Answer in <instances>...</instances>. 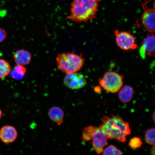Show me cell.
I'll return each mask as SVG.
<instances>
[{
  "label": "cell",
  "instance_id": "cell-13",
  "mask_svg": "<svg viewBox=\"0 0 155 155\" xmlns=\"http://www.w3.org/2000/svg\"><path fill=\"white\" fill-rule=\"evenodd\" d=\"M48 116L50 119L58 125H61L63 123L64 114L61 108L57 106L53 107L48 111Z\"/></svg>",
  "mask_w": 155,
  "mask_h": 155
},
{
  "label": "cell",
  "instance_id": "cell-21",
  "mask_svg": "<svg viewBox=\"0 0 155 155\" xmlns=\"http://www.w3.org/2000/svg\"><path fill=\"white\" fill-rule=\"evenodd\" d=\"M94 91L97 93L100 92H101V88L99 86H96L95 87Z\"/></svg>",
  "mask_w": 155,
  "mask_h": 155
},
{
  "label": "cell",
  "instance_id": "cell-20",
  "mask_svg": "<svg viewBox=\"0 0 155 155\" xmlns=\"http://www.w3.org/2000/svg\"><path fill=\"white\" fill-rule=\"evenodd\" d=\"M7 36L6 31L3 28H0V43L4 41Z\"/></svg>",
  "mask_w": 155,
  "mask_h": 155
},
{
  "label": "cell",
  "instance_id": "cell-9",
  "mask_svg": "<svg viewBox=\"0 0 155 155\" xmlns=\"http://www.w3.org/2000/svg\"><path fill=\"white\" fill-rule=\"evenodd\" d=\"M155 38L154 34H149L143 42L140 49L141 57H154Z\"/></svg>",
  "mask_w": 155,
  "mask_h": 155
},
{
  "label": "cell",
  "instance_id": "cell-24",
  "mask_svg": "<svg viewBox=\"0 0 155 155\" xmlns=\"http://www.w3.org/2000/svg\"><path fill=\"white\" fill-rule=\"evenodd\" d=\"M2 111H1V110H0V120H1V119L2 117Z\"/></svg>",
  "mask_w": 155,
  "mask_h": 155
},
{
  "label": "cell",
  "instance_id": "cell-14",
  "mask_svg": "<svg viewBox=\"0 0 155 155\" xmlns=\"http://www.w3.org/2000/svg\"><path fill=\"white\" fill-rule=\"evenodd\" d=\"M26 69L23 65H17L11 71L10 74L12 77L16 80H20L26 74Z\"/></svg>",
  "mask_w": 155,
  "mask_h": 155
},
{
  "label": "cell",
  "instance_id": "cell-3",
  "mask_svg": "<svg viewBox=\"0 0 155 155\" xmlns=\"http://www.w3.org/2000/svg\"><path fill=\"white\" fill-rule=\"evenodd\" d=\"M56 61L58 70L66 74L76 73L82 68L85 59L82 54L67 52L58 54Z\"/></svg>",
  "mask_w": 155,
  "mask_h": 155
},
{
  "label": "cell",
  "instance_id": "cell-4",
  "mask_svg": "<svg viewBox=\"0 0 155 155\" xmlns=\"http://www.w3.org/2000/svg\"><path fill=\"white\" fill-rule=\"evenodd\" d=\"M123 75L113 71L104 74L98 80L101 86L106 91L116 93L119 91L123 84Z\"/></svg>",
  "mask_w": 155,
  "mask_h": 155
},
{
  "label": "cell",
  "instance_id": "cell-8",
  "mask_svg": "<svg viewBox=\"0 0 155 155\" xmlns=\"http://www.w3.org/2000/svg\"><path fill=\"white\" fill-rule=\"evenodd\" d=\"M107 137L105 134L99 127H97L93 135L92 145L97 154L102 153L104 148L108 144Z\"/></svg>",
  "mask_w": 155,
  "mask_h": 155
},
{
  "label": "cell",
  "instance_id": "cell-2",
  "mask_svg": "<svg viewBox=\"0 0 155 155\" xmlns=\"http://www.w3.org/2000/svg\"><path fill=\"white\" fill-rule=\"evenodd\" d=\"M102 123L99 127L108 139H115L120 142H125L126 137L130 134L131 130L129 124L119 116H104L102 119Z\"/></svg>",
  "mask_w": 155,
  "mask_h": 155
},
{
  "label": "cell",
  "instance_id": "cell-1",
  "mask_svg": "<svg viewBox=\"0 0 155 155\" xmlns=\"http://www.w3.org/2000/svg\"><path fill=\"white\" fill-rule=\"evenodd\" d=\"M102 0H73L70 14L66 17L73 22L87 23L96 17Z\"/></svg>",
  "mask_w": 155,
  "mask_h": 155
},
{
  "label": "cell",
  "instance_id": "cell-19",
  "mask_svg": "<svg viewBox=\"0 0 155 155\" xmlns=\"http://www.w3.org/2000/svg\"><path fill=\"white\" fill-rule=\"evenodd\" d=\"M142 144L141 139L139 137H135L132 138L129 143L130 148L134 150L140 148Z\"/></svg>",
  "mask_w": 155,
  "mask_h": 155
},
{
  "label": "cell",
  "instance_id": "cell-17",
  "mask_svg": "<svg viewBox=\"0 0 155 155\" xmlns=\"http://www.w3.org/2000/svg\"><path fill=\"white\" fill-rule=\"evenodd\" d=\"M155 130L154 128L149 129L145 135V140L147 144L151 145H155Z\"/></svg>",
  "mask_w": 155,
  "mask_h": 155
},
{
  "label": "cell",
  "instance_id": "cell-11",
  "mask_svg": "<svg viewBox=\"0 0 155 155\" xmlns=\"http://www.w3.org/2000/svg\"><path fill=\"white\" fill-rule=\"evenodd\" d=\"M13 58L17 65L24 66L30 63L31 61L32 56L29 51L21 49L15 52L13 55Z\"/></svg>",
  "mask_w": 155,
  "mask_h": 155
},
{
  "label": "cell",
  "instance_id": "cell-12",
  "mask_svg": "<svg viewBox=\"0 0 155 155\" xmlns=\"http://www.w3.org/2000/svg\"><path fill=\"white\" fill-rule=\"evenodd\" d=\"M118 92L119 100L123 103H127L130 102L134 94L133 87L129 85L122 87Z\"/></svg>",
  "mask_w": 155,
  "mask_h": 155
},
{
  "label": "cell",
  "instance_id": "cell-22",
  "mask_svg": "<svg viewBox=\"0 0 155 155\" xmlns=\"http://www.w3.org/2000/svg\"><path fill=\"white\" fill-rule=\"evenodd\" d=\"M150 152L151 155H155V145H154V146L152 147V148L151 149Z\"/></svg>",
  "mask_w": 155,
  "mask_h": 155
},
{
  "label": "cell",
  "instance_id": "cell-16",
  "mask_svg": "<svg viewBox=\"0 0 155 155\" xmlns=\"http://www.w3.org/2000/svg\"><path fill=\"white\" fill-rule=\"evenodd\" d=\"M97 127L92 125L84 128L82 131V140L84 142L92 140L93 135Z\"/></svg>",
  "mask_w": 155,
  "mask_h": 155
},
{
  "label": "cell",
  "instance_id": "cell-5",
  "mask_svg": "<svg viewBox=\"0 0 155 155\" xmlns=\"http://www.w3.org/2000/svg\"><path fill=\"white\" fill-rule=\"evenodd\" d=\"M115 34L116 44L121 50L129 51L136 49L137 48L134 36L130 32L116 30Z\"/></svg>",
  "mask_w": 155,
  "mask_h": 155
},
{
  "label": "cell",
  "instance_id": "cell-15",
  "mask_svg": "<svg viewBox=\"0 0 155 155\" xmlns=\"http://www.w3.org/2000/svg\"><path fill=\"white\" fill-rule=\"evenodd\" d=\"M11 67L8 62L0 59V79L5 78L10 73Z\"/></svg>",
  "mask_w": 155,
  "mask_h": 155
},
{
  "label": "cell",
  "instance_id": "cell-6",
  "mask_svg": "<svg viewBox=\"0 0 155 155\" xmlns=\"http://www.w3.org/2000/svg\"><path fill=\"white\" fill-rule=\"evenodd\" d=\"M148 1L143 4L144 11L141 16V21L144 28L150 33L154 34L155 31V7L149 8L147 6Z\"/></svg>",
  "mask_w": 155,
  "mask_h": 155
},
{
  "label": "cell",
  "instance_id": "cell-23",
  "mask_svg": "<svg viewBox=\"0 0 155 155\" xmlns=\"http://www.w3.org/2000/svg\"><path fill=\"white\" fill-rule=\"evenodd\" d=\"M155 112H154L153 113V115H152V119L153 120V121L154 122H155Z\"/></svg>",
  "mask_w": 155,
  "mask_h": 155
},
{
  "label": "cell",
  "instance_id": "cell-7",
  "mask_svg": "<svg viewBox=\"0 0 155 155\" xmlns=\"http://www.w3.org/2000/svg\"><path fill=\"white\" fill-rule=\"evenodd\" d=\"M64 84L72 90H78L84 87L87 81L84 75L77 72L67 74L64 79Z\"/></svg>",
  "mask_w": 155,
  "mask_h": 155
},
{
  "label": "cell",
  "instance_id": "cell-10",
  "mask_svg": "<svg viewBox=\"0 0 155 155\" xmlns=\"http://www.w3.org/2000/svg\"><path fill=\"white\" fill-rule=\"evenodd\" d=\"M18 133L12 126H4L0 130V139L5 143H12L16 140Z\"/></svg>",
  "mask_w": 155,
  "mask_h": 155
},
{
  "label": "cell",
  "instance_id": "cell-18",
  "mask_svg": "<svg viewBox=\"0 0 155 155\" xmlns=\"http://www.w3.org/2000/svg\"><path fill=\"white\" fill-rule=\"evenodd\" d=\"M103 154L108 155H120L123 154L121 151L113 145H110L104 150Z\"/></svg>",
  "mask_w": 155,
  "mask_h": 155
}]
</instances>
